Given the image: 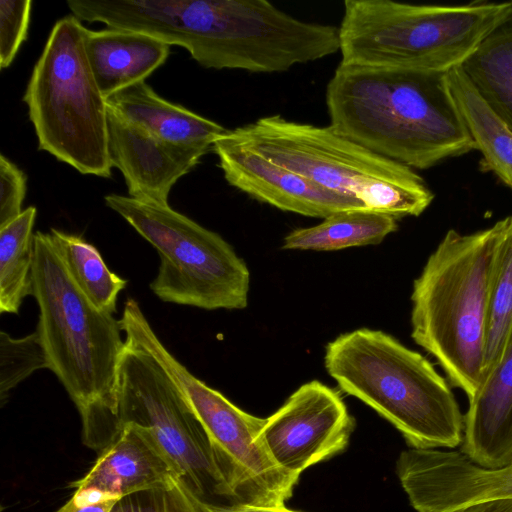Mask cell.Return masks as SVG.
I'll return each instance as SVG.
<instances>
[{"label":"cell","instance_id":"obj_16","mask_svg":"<svg viewBox=\"0 0 512 512\" xmlns=\"http://www.w3.org/2000/svg\"><path fill=\"white\" fill-rule=\"evenodd\" d=\"M464 416L461 452L475 464L497 469L512 464V324Z\"/></svg>","mask_w":512,"mask_h":512},{"label":"cell","instance_id":"obj_15","mask_svg":"<svg viewBox=\"0 0 512 512\" xmlns=\"http://www.w3.org/2000/svg\"><path fill=\"white\" fill-rule=\"evenodd\" d=\"M108 146L112 167L121 171L129 197L167 206L174 184L207 151L174 145L108 107Z\"/></svg>","mask_w":512,"mask_h":512},{"label":"cell","instance_id":"obj_7","mask_svg":"<svg viewBox=\"0 0 512 512\" xmlns=\"http://www.w3.org/2000/svg\"><path fill=\"white\" fill-rule=\"evenodd\" d=\"M86 32L72 14L54 24L23 101L39 150L82 174L109 178L108 106L87 58Z\"/></svg>","mask_w":512,"mask_h":512},{"label":"cell","instance_id":"obj_21","mask_svg":"<svg viewBox=\"0 0 512 512\" xmlns=\"http://www.w3.org/2000/svg\"><path fill=\"white\" fill-rule=\"evenodd\" d=\"M397 220L391 215L369 209L342 211L315 226L291 231L285 236L282 248L336 251L375 245L398 229Z\"/></svg>","mask_w":512,"mask_h":512},{"label":"cell","instance_id":"obj_11","mask_svg":"<svg viewBox=\"0 0 512 512\" xmlns=\"http://www.w3.org/2000/svg\"><path fill=\"white\" fill-rule=\"evenodd\" d=\"M354 428L338 392L313 380L265 418L261 437L277 465L300 477L305 469L342 452Z\"/></svg>","mask_w":512,"mask_h":512},{"label":"cell","instance_id":"obj_2","mask_svg":"<svg viewBox=\"0 0 512 512\" xmlns=\"http://www.w3.org/2000/svg\"><path fill=\"white\" fill-rule=\"evenodd\" d=\"M504 219L446 232L413 283L411 337L470 399L485 373L490 286Z\"/></svg>","mask_w":512,"mask_h":512},{"label":"cell","instance_id":"obj_13","mask_svg":"<svg viewBox=\"0 0 512 512\" xmlns=\"http://www.w3.org/2000/svg\"><path fill=\"white\" fill-rule=\"evenodd\" d=\"M212 150L231 186L280 210L325 219L342 211L367 209L359 200L325 189L224 135Z\"/></svg>","mask_w":512,"mask_h":512},{"label":"cell","instance_id":"obj_6","mask_svg":"<svg viewBox=\"0 0 512 512\" xmlns=\"http://www.w3.org/2000/svg\"><path fill=\"white\" fill-rule=\"evenodd\" d=\"M224 136L325 189L397 219L421 215L434 199L412 168L368 150L329 126L273 115L228 130Z\"/></svg>","mask_w":512,"mask_h":512},{"label":"cell","instance_id":"obj_25","mask_svg":"<svg viewBox=\"0 0 512 512\" xmlns=\"http://www.w3.org/2000/svg\"><path fill=\"white\" fill-rule=\"evenodd\" d=\"M48 368L47 358L37 331L14 339L4 331L0 333V396L38 369Z\"/></svg>","mask_w":512,"mask_h":512},{"label":"cell","instance_id":"obj_27","mask_svg":"<svg viewBox=\"0 0 512 512\" xmlns=\"http://www.w3.org/2000/svg\"><path fill=\"white\" fill-rule=\"evenodd\" d=\"M32 1H0V67L13 62L25 41L30 22Z\"/></svg>","mask_w":512,"mask_h":512},{"label":"cell","instance_id":"obj_8","mask_svg":"<svg viewBox=\"0 0 512 512\" xmlns=\"http://www.w3.org/2000/svg\"><path fill=\"white\" fill-rule=\"evenodd\" d=\"M127 423L154 434L177 466L181 485L206 512L240 506L238 478L230 460L162 366L128 344L116 385L117 434Z\"/></svg>","mask_w":512,"mask_h":512},{"label":"cell","instance_id":"obj_22","mask_svg":"<svg viewBox=\"0 0 512 512\" xmlns=\"http://www.w3.org/2000/svg\"><path fill=\"white\" fill-rule=\"evenodd\" d=\"M37 210L29 206L0 227V312L18 314L28 295H33V227Z\"/></svg>","mask_w":512,"mask_h":512},{"label":"cell","instance_id":"obj_23","mask_svg":"<svg viewBox=\"0 0 512 512\" xmlns=\"http://www.w3.org/2000/svg\"><path fill=\"white\" fill-rule=\"evenodd\" d=\"M49 233L76 285L96 307L113 315L127 281L110 271L99 250L81 236L54 228Z\"/></svg>","mask_w":512,"mask_h":512},{"label":"cell","instance_id":"obj_5","mask_svg":"<svg viewBox=\"0 0 512 512\" xmlns=\"http://www.w3.org/2000/svg\"><path fill=\"white\" fill-rule=\"evenodd\" d=\"M512 18V1L415 5L345 0L340 63L448 72Z\"/></svg>","mask_w":512,"mask_h":512},{"label":"cell","instance_id":"obj_31","mask_svg":"<svg viewBox=\"0 0 512 512\" xmlns=\"http://www.w3.org/2000/svg\"><path fill=\"white\" fill-rule=\"evenodd\" d=\"M512 465V464H511Z\"/></svg>","mask_w":512,"mask_h":512},{"label":"cell","instance_id":"obj_3","mask_svg":"<svg viewBox=\"0 0 512 512\" xmlns=\"http://www.w3.org/2000/svg\"><path fill=\"white\" fill-rule=\"evenodd\" d=\"M37 332L50 369L77 407L82 437L102 431L116 413V385L126 348L120 320L96 307L76 285L50 233L34 240Z\"/></svg>","mask_w":512,"mask_h":512},{"label":"cell","instance_id":"obj_14","mask_svg":"<svg viewBox=\"0 0 512 512\" xmlns=\"http://www.w3.org/2000/svg\"><path fill=\"white\" fill-rule=\"evenodd\" d=\"M180 483L177 466L146 427L127 423L118 436L100 452L92 469L71 483L75 504L106 499Z\"/></svg>","mask_w":512,"mask_h":512},{"label":"cell","instance_id":"obj_20","mask_svg":"<svg viewBox=\"0 0 512 512\" xmlns=\"http://www.w3.org/2000/svg\"><path fill=\"white\" fill-rule=\"evenodd\" d=\"M459 68L486 105L512 130V18L489 34Z\"/></svg>","mask_w":512,"mask_h":512},{"label":"cell","instance_id":"obj_29","mask_svg":"<svg viewBox=\"0 0 512 512\" xmlns=\"http://www.w3.org/2000/svg\"><path fill=\"white\" fill-rule=\"evenodd\" d=\"M119 499H106L86 505H77L71 498L56 512H111L113 506Z\"/></svg>","mask_w":512,"mask_h":512},{"label":"cell","instance_id":"obj_18","mask_svg":"<svg viewBox=\"0 0 512 512\" xmlns=\"http://www.w3.org/2000/svg\"><path fill=\"white\" fill-rule=\"evenodd\" d=\"M106 102L123 117L174 145L208 152L228 131L210 119L163 99L145 81L113 93Z\"/></svg>","mask_w":512,"mask_h":512},{"label":"cell","instance_id":"obj_30","mask_svg":"<svg viewBox=\"0 0 512 512\" xmlns=\"http://www.w3.org/2000/svg\"><path fill=\"white\" fill-rule=\"evenodd\" d=\"M459 512H512V498L476 503Z\"/></svg>","mask_w":512,"mask_h":512},{"label":"cell","instance_id":"obj_17","mask_svg":"<svg viewBox=\"0 0 512 512\" xmlns=\"http://www.w3.org/2000/svg\"><path fill=\"white\" fill-rule=\"evenodd\" d=\"M85 51L103 96L144 81L168 58L170 45L139 31L110 28L85 35Z\"/></svg>","mask_w":512,"mask_h":512},{"label":"cell","instance_id":"obj_10","mask_svg":"<svg viewBox=\"0 0 512 512\" xmlns=\"http://www.w3.org/2000/svg\"><path fill=\"white\" fill-rule=\"evenodd\" d=\"M120 324L126 344L145 351L162 366L230 460L238 478L241 505L285 507L299 476L283 470L269 454L261 437L265 418L241 410L189 372L162 344L136 300H126Z\"/></svg>","mask_w":512,"mask_h":512},{"label":"cell","instance_id":"obj_19","mask_svg":"<svg viewBox=\"0 0 512 512\" xmlns=\"http://www.w3.org/2000/svg\"><path fill=\"white\" fill-rule=\"evenodd\" d=\"M449 87L483 162L512 190V130L481 99L459 67L447 73Z\"/></svg>","mask_w":512,"mask_h":512},{"label":"cell","instance_id":"obj_24","mask_svg":"<svg viewBox=\"0 0 512 512\" xmlns=\"http://www.w3.org/2000/svg\"><path fill=\"white\" fill-rule=\"evenodd\" d=\"M512 324V215L504 218V230L493 269L485 373L497 360ZM484 373V375H485Z\"/></svg>","mask_w":512,"mask_h":512},{"label":"cell","instance_id":"obj_4","mask_svg":"<svg viewBox=\"0 0 512 512\" xmlns=\"http://www.w3.org/2000/svg\"><path fill=\"white\" fill-rule=\"evenodd\" d=\"M324 364L345 393L390 422L410 448H456L464 416L447 380L422 354L380 330L361 328L329 342Z\"/></svg>","mask_w":512,"mask_h":512},{"label":"cell","instance_id":"obj_28","mask_svg":"<svg viewBox=\"0 0 512 512\" xmlns=\"http://www.w3.org/2000/svg\"><path fill=\"white\" fill-rule=\"evenodd\" d=\"M26 175L4 155L0 156V227L22 212L26 195Z\"/></svg>","mask_w":512,"mask_h":512},{"label":"cell","instance_id":"obj_12","mask_svg":"<svg viewBox=\"0 0 512 512\" xmlns=\"http://www.w3.org/2000/svg\"><path fill=\"white\" fill-rule=\"evenodd\" d=\"M396 474L416 512H459L512 498V465L484 468L461 451L409 448L399 455Z\"/></svg>","mask_w":512,"mask_h":512},{"label":"cell","instance_id":"obj_9","mask_svg":"<svg viewBox=\"0 0 512 512\" xmlns=\"http://www.w3.org/2000/svg\"><path fill=\"white\" fill-rule=\"evenodd\" d=\"M104 201L156 249L160 265L150 289L160 300L205 310L246 308L249 270L218 233L169 205L118 194Z\"/></svg>","mask_w":512,"mask_h":512},{"label":"cell","instance_id":"obj_26","mask_svg":"<svg viewBox=\"0 0 512 512\" xmlns=\"http://www.w3.org/2000/svg\"><path fill=\"white\" fill-rule=\"evenodd\" d=\"M111 512H206L181 483L135 492L120 498Z\"/></svg>","mask_w":512,"mask_h":512},{"label":"cell","instance_id":"obj_1","mask_svg":"<svg viewBox=\"0 0 512 512\" xmlns=\"http://www.w3.org/2000/svg\"><path fill=\"white\" fill-rule=\"evenodd\" d=\"M447 73L339 63L325 94L329 127L412 169L476 150Z\"/></svg>","mask_w":512,"mask_h":512}]
</instances>
